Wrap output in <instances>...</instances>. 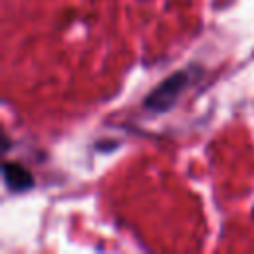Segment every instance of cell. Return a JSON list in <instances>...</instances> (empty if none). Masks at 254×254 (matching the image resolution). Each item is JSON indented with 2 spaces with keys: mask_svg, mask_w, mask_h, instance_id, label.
Here are the masks:
<instances>
[{
  "mask_svg": "<svg viewBox=\"0 0 254 254\" xmlns=\"http://www.w3.org/2000/svg\"><path fill=\"white\" fill-rule=\"evenodd\" d=\"M2 175H4L6 187H8L10 190H14V192H24V190H28V189L34 187V177H32V173H30L26 167H22L20 163H10V161H6V163L2 165Z\"/></svg>",
  "mask_w": 254,
  "mask_h": 254,
  "instance_id": "7a4b0ae2",
  "label": "cell"
},
{
  "mask_svg": "<svg viewBox=\"0 0 254 254\" xmlns=\"http://www.w3.org/2000/svg\"><path fill=\"white\" fill-rule=\"evenodd\" d=\"M189 83H190V71L189 69H181V71L171 73L157 87L151 89V93L143 101V107L149 111H155V113L169 111L175 105V101L179 99V95L187 89Z\"/></svg>",
  "mask_w": 254,
  "mask_h": 254,
  "instance_id": "6da1fadb",
  "label": "cell"
}]
</instances>
